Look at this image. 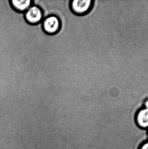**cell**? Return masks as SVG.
<instances>
[{"label":"cell","mask_w":148,"mask_h":149,"mask_svg":"<svg viewBox=\"0 0 148 149\" xmlns=\"http://www.w3.org/2000/svg\"><path fill=\"white\" fill-rule=\"evenodd\" d=\"M93 3L92 0H71V8L75 14L83 15L90 12Z\"/></svg>","instance_id":"1"},{"label":"cell","mask_w":148,"mask_h":149,"mask_svg":"<svg viewBox=\"0 0 148 149\" xmlns=\"http://www.w3.org/2000/svg\"><path fill=\"white\" fill-rule=\"evenodd\" d=\"M42 26L44 32L48 34H54L58 32L60 27V22L57 16L50 15L42 20Z\"/></svg>","instance_id":"2"},{"label":"cell","mask_w":148,"mask_h":149,"mask_svg":"<svg viewBox=\"0 0 148 149\" xmlns=\"http://www.w3.org/2000/svg\"><path fill=\"white\" fill-rule=\"evenodd\" d=\"M26 22L31 24H36L43 19V12L41 8L33 4L24 13Z\"/></svg>","instance_id":"3"},{"label":"cell","mask_w":148,"mask_h":149,"mask_svg":"<svg viewBox=\"0 0 148 149\" xmlns=\"http://www.w3.org/2000/svg\"><path fill=\"white\" fill-rule=\"evenodd\" d=\"M136 124L142 129H148V109L145 108L140 109L136 116Z\"/></svg>","instance_id":"4"},{"label":"cell","mask_w":148,"mask_h":149,"mask_svg":"<svg viewBox=\"0 0 148 149\" xmlns=\"http://www.w3.org/2000/svg\"><path fill=\"white\" fill-rule=\"evenodd\" d=\"M14 9L18 12L24 13L33 5L32 0H10Z\"/></svg>","instance_id":"5"},{"label":"cell","mask_w":148,"mask_h":149,"mask_svg":"<svg viewBox=\"0 0 148 149\" xmlns=\"http://www.w3.org/2000/svg\"><path fill=\"white\" fill-rule=\"evenodd\" d=\"M140 149H148V141L142 143L140 148Z\"/></svg>","instance_id":"6"},{"label":"cell","mask_w":148,"mask_h":149,"mask_svg":"<svg viewBox=\"0 0 148 149\" xmlns=\"http://www.w3.org/2000/svg\"><path fill=\"white\" fill-rule=\"evenodd\" d=\"M143 107L148 109V99H147V100L145 101L144 103Z\"/></svg>","instance_id":"7"},{"label":"cell","mask_w":148,"mask_h":149,"mask_svg":"<svg viewBox=\"0 0 148 149\" xmlns=\"http://www.w3.org/2000/svg\"><path fill=\"white\" fill-rule=\"evenodd\" d=\"M84 79H85V77H84ZM85 81V80H84ZM83 93H84V89H83Z\"/></svg>","instance_id":"8"},{"label":"cell","mask_w":148,"mask_h":149,"mask_svg":"<svg viewBox=\"0 0 148 149\" xmlns=\"http://www.w3.org/2000/svg\"></svg>","instance_id":"9"}]
</instances>
